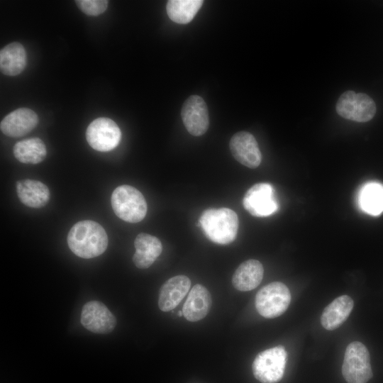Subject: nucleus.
<instances>
[{
	"label": "nucleus",
	"mask_w": 383,
	"mask_h": 383,
	"mask_svg": "<svg viewBox=\"0 0 383 383\" xmlns=\"http://www.w3.org/2000/svg\"><path fill=\"white\" fill-rule=\"evenodd\" d=\"M199 223L206 238L219 245H228L236 238L239 221L236 213L228 208L208 209Z\"/></svg>",
	"instance_id": "nucleus-2"
},
{
	"label": "nucleus",
	"mask_w": 383,
	"mask_h": 383,
	"mask_svg": "<svg viewBox=\"0 0 383 383\" xmlns=\"http://www.w3.org/2000/svg\"><path fill=\"white\" fill-rule=\"evenodd\" d=\"M358 204L361 209L372 216L383 212V184L377 182L365 184L358 194Z\"/></svg>",
	"instance_id": "nucleus-21"
},
{
	"label": "nucleus",
	"mask_w": 383,
	"mask_h": 383,
	"mask_svg": "<svg viewBox=\"0 0 383 383\" xmlns=\"http://www.w3.org/2000/svg\"><path fill=\"white\" fill-rule=\"evenodd\" d=\"M111 201L115 214L126 222L138 223L146 215V201L142 193L132 186L123 184L116 187Z\"/></svg>",
	"instance_id": "nucleus-3"
},
{
	"label": "nucleus",
	"mask_w": 383,
	"mask_h": 383,
	"mask_svg": "<svg viewBox=\"0 0 383 383\" xmlns=\"http://www.w3.org/2000/svg\"><path fill=\"white\" fill-rule=\"evenodd\" d=\"M16 159L26 164H38L46 157L45 143L38 138H32L17 142L13 148Z\"/></svg>",
	"instance_id": "nucleus-22"
},
{
	"label": "nucleus",
	"mask_w": 383,
	"mask_h": 383,
	"mask_svg": "<svg viewBox=\"0 0 383 383\" xmlns=\"http://www.w3.org/2000/svg\"><path fill=\"white\" fill-rule=\"evenodd\" d=\"M342 374L348 383H367L372 378L370 353L364 344L353 341L347 346Z\"/></svg>",
	"instance_id": "nucleus-4"
},
{
	"label": "nucleus",
	"mask_w": 383,
	"mask_h": 383,
	"mask_svg": "<svg viewBox=\"0 0 383 383\" xmlns=\"http://www.w3.org/2000/svg\"><path fill=\"white\" fill-rule=\"evenodd\" d=\"M38 123L37 114L28 108H20L6 116L0 123L1 132L9 137H21L30 132Z\"/></svg>",
	"instance_id": "nucleus-13"
},
{
	"label": "nucleus",
	"mask_w": 383,
	"mask_h": 383,
	"mask_svg": "<svg viewBox=\"0 0 383 383\" xmlns=\"http://www.w3.org/2000/svg\"><path fill=\"white\" fill-rule=\"evenodd\" d=\"M291 294L280 282H271L261 288L255 296V308L263 317L273 318L281 316L288 309Z\"/></svg>",
	"instance_id": "nucleus-6"
},
{
	"label": "nucleus",
	"mask_w": 383,
	"mask_h": 383,
	"mask_svg": "<svg viewBox=\"0 0 383 383\" xmlns=\"http://www.w3.org/2000/svg\"><path fill=\"white\" fill-rule=\"evenodd\" d=\"M16 187L19 200L28 207L40 208L49 201V189L40 181L29 179L18 180Z\"/></svg>",
	"instance_id": "nucleus-18"
},
{
	"label": "nucleus",
	"mask_w": 383,
	"mask_h": 383,
	"mask_svg": "<svg viewBox=\"0 0 383 383\" xmlns=\"http://www.w3.org/2000/svg\"><path fill=\"white\" fill-rule=\"evenodd\" d=\"M243 206L255 217H266L274 214L278 209V204L272 184L261 182L252 185L243 196Z\"/></svg>",
	"instance_id": "nucleus-8"
},
{
	"label": "nucleus",
	"mask_w": 383,
	"mask_h": 383,
	"mask_svg": "<svg viewBox=\"0 0 383 383\" xmlns=\"http://www.w3.org/2000/svg\"><path fill=\"white\" fill-rule=\"evenodd\" d=\"M211 304L209 291L204 286L196 284L192 288L183 306V316L191 322L200 321L209 313Z\"/></svg>",
	"instance_id": "nucleus-15"
},
{
	"label": "nucleus",
	"mask_w": 383,
	"mask_h": 383,
	"mask_svg": "<svg viewBox=\"0 0 383 383\" xmlns=\"http://www.w3.org/2000/svg\"><path fill=\"white\" fill-rule=\"evenodd\" d=\"M135 252L133 262L139 269L150 267L162 251L161 241L155 236L141 233L134 241Z\"/></svg>",
	"instance_id": "nucleus-16"
},
{
	"label": "nucleus",
	"mask_w": 383,
	"mask_h": 383,
	"mask_svg": "<svg viewBox=\"0 0 383 383\" xmlns=\"http://www.w3.org/2000/svg\"><path fill=\"white\" fill-rule=\"evenodd\" d=\"M287 353L282 345L267 349L255 357L252 370L254 377L262 383H277L284 373Z\"/></svg>",
	"instance_id": "nucleus-5"
},
{
	"label": "nucleus",
	"mask_w": 383,
	"mask_h": 383,
	"mask_svg": "<svg viewBox=\"0 0 383 383\" xmlns=\"http://www.w3.org/2000/svg\"><path fill=\"white\" fill-rule=\"evenodd\" d=\"M26 62V50L18 42L6 45L0 51V69L5 75L19 74L25 69Z\"/></svg>",
	"instance_id": "nucleus-20"
},
{
	"label": "nucleus",
	"mask_w": 383,
	"mask_h": 383,
	"mask_svg": "<svg viewBox=\"0 0 383 383\" xmlns=\"http://www.w3.org/2000/svg\"><path fill=\"white\" fill-rule=\"evenodd\" d=\"M181 116L187 131L194 136L204 134L209 126L208 108L204 100L192 95L184 102Z\"/></svg>",
	"instance_id": "nucleus-10"
},
{
	"label": "nucleus",
	"mask_w": 383,
	"mask_h": 383,
	"mask_svg": "<svg viewBox=\"0 0 383 383\" xmlns=\"http://www.w3.org/2000/svg\"><path fill=\"white\" fill-rule=\"evenodd\" d=\"M81 323L91 332L105 334L115 328L116 320L104 304L98 301H90L82 308Z\"/></svg>",
	"instance_id": "nucleus-11"
},
{
	"label": "nucleus",
	"mask_w": 383,
	"mask_h": 383,
	"mask_svg": "<svg viewBox=\"0 0 383 383\" xmlns=\"http://www.w3.org/2000/svg\"><path fill=\"white\" fill-rule=\"evenodd\" d=\"M190 287L191 281L185 275H177L167 279L160 290V309L164 312L174 309L186 296Z\"/></svg>",
	"instance_id": "nucleus-14"
},
{
	"label": "nucleus",
	"mask_w": 383,
	"mask_h": 383,
	"mask_svg": "<svg viewBox=\"0 0 383 383\" xmlns=\"http://www.w3.org/2000/svg\"><path fill=\"white\" fill-rule=\"evenodd\" d=\"M86 138L93 149L107 152L118 145L121 140V132L113 120L101 117L94 120L88 126Z\"/></svg>",
	"instance_id": "nucleus-9"
},
{
	"label": "nucleus",
	"mask_w": 383,
	"mask_h": 383,
	"mask_svg": "<svg viewBox=\"0 0 383 383\" xmlns=\"http://www.w3.org/2000/svg\"><path fill=\"white\" fill-rule=\"evenodd\" d=\"M67 243L77 256L89 259L101 255L108 246V237L98 223L85 220L75 223L67 235Z\"/></svg>",
	"instance_id": "nucleus-1"
},
{
	"label": "nucleus",
	"mask_w": 383,
	"mask_h": 383,
	"mask_svg": "<svg viewBox=\"0 0 383 383\" xmlns=\"http://www.w3.org/2000/svg\"><path fill=\"white\" fill-rule=\"evenodd\" d=\"M264 268L260 262L250 259L242 262L232 277L233 286L238 291L247 292L255 289L261 282Z\"/></svg>",
	"instance_id": "nucleus-17"
},
{
	"label": "nucleus",
	"mask_w": 383,
	"mask_h": 383,
	"mask_svg": "<svg viewBox=\"0 0 383 383\" xmlns=\"http://www.w3.org/2000/svg\"><path fill=\"white\" fill-rule=\"evenodd\" d=\"M335 109L341 117L362 123L374 117L377 108L374 100L367 94L349 90L340 96Z\"/></svg>",
	"instance_id": "nucleus-7"
},
{
	"label": "nucleus",
	"mask_w": 383,
	"mask_h": 383,
	"mask_svg": "<svg viewBox=\"0 0 383 383\" xmlns=\"http://www.w3.org/2000/svg\"><path fill=\"white\" fill-rule=\"evenodd\" d=\"M203 3L201 0H170L166 6L167 13L172 21L186 24L192 21Z\"/></svg>",
	"instance_id": "nucleus-23"
},
{
	"label": "nucleus",
	"mask_w": 383,
	"mask_h": 383,
	"mask_svg": "<svg viewBox=\"0 0 383 383\" xmlns=\"http://www.w3.org/2000/svg\"><path fill=\"white\" fill-rule=\"evenodd\" d=\"M353 306L350 296L342 295L337 297L323 311L321 316L322 326L328 331L338 328L347 320Z\"/></svg>",
	"instance_id": "nucleus-19"
},
{
	"label": "nucleus",
	"mask_w": 383,
	"mask_h": 383,
	"mask_svg": "<svg viewBox=\"0 0 383 383\" xmlns=\"http://www.w3.org/2000/svg\"><path fill=\"white\" fill-rule=\"evenodd\" d=\"M75 2L83 13L92 16L104 13L109 3L106 0H77Z\"/></svg>",
	"instance_id": "nucleus-24"
},
{
	"label": "nucleus",
	"mask_w": 383,
	"mask_h": 383,
	"mask_svg": "<svg viewBox=\"0 0 383 383\" xmlns=\"http://www.w3.org/2000/svg\"><path fill=\"white\" fill-rule=\"evenodd\" d=\"M229 148L234 158L249 168L257 167L262 154L253 135L246 131L235 133L230 140Z\"/></svg>",
	"instance_id": "nucleus-12"
}]
</instances>
